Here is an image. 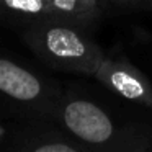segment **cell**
<instances>
[{
  "mask_svg": "<svg viewBox=\"0 0 152 152\" xmlns=\"http://www.w3.org/2000/svg\"><path fill=\"white\" fill-rule=\"evenodd\" d=\"M64 90L57 82L0 51V119H51Z\"/></svg>",
  "mask_w": 152,
  "mask_h": 152,
  "instance_id": "cell-3",
  "label": "cell"
},
{
  "mask_svg": "<svg viewBox=\"0 0 152 152\" xmlns=\"http://www.w3.org/2000/svg\"><path fill=\"white\" fill-rule=\"evenodd\" d=\"M53 20L95 33L108 5L103 0H48Z\"/></svg>",
  "mask_w": 152,
  "mask_h": 152,
  "instance_id": "cell-6",
  "label": "cell"
},
{
  "mask_svg": "<svg viewBox=\"0 0 152 152\" xmlns=\"http://www.w3.org/2000/svg\"><path fill=\"white\" fill-rule=\"evenodd\" d=\"M147 152H152V147H151V149H149V151H147Z\"/></svg>",
  "mask_w": 152,
  "mask_h": 152,
  "instance_id": "cell-10",
  "label": "cell"
},
{
  "mask_svg": "<svg viewBox=\"0 0 152 152\" xmlns=\"http://www.w3.org/2000/svg\"><path fill=\"white\" fill-rule=\"evenodd\" d=\"M53 121L87 152H147L152 124L118 115L96 98L64 90Z\"/></svg>",
  "mask_w": 152,
  "mask_h": 152,
  "instance_id": "cell-1",
  "label": "cell"
},
{
  "mask_svg": "<svg viewBox=\"0 0 152 152\" xmlns=\"http://www.w3.org/2000/svg\"><path fill=\"white\" fill-rule=\"evenodd\" d=\"M46 20H53L48 0H0V23L17 33Z\"/></svg>",
  "mask_w": 152,
  "mask_h": 152,
  "instance_id": "cell-7",
  "label": "cell"
},
{
  "mask_svg": "<svg viewBox=\"0 0 152 152\" xmlns=\"http://www.w3.org/2000/svg\"><path fill=\"white\" fill-rule=\"evenodd\" d=\"M18 36L39 61L62 72L93 77L106 54L93 33L57 20L36 23Z\"/></svg>",
  "mask_w": 152,
  "mask_h": 152,
  "instance_id": "cell-2",
  "label": "cell"
},
{
  "mask_svg": "<svg viewBox=\"0 0 152 152\" xmlns=\"http://www.w3.org/2000/svg\"><path fill=\"white\" fill-rule=\"evenodd\" d=\"M0 152H87L51 119L10 121Z\"/></svg>",
  "mask_w": 152,
  "mask_h": 152,
  "instance_id": "cell-4",
  "label": "cell"
},
{
  "mask_svg": "<svg viewBox=\"0 0 152 152\" xmlns=\"http://www.w3.org/2000/svg\"><path fill=\"white\" fill-rule=\"evenodd\" d=\"M93 79L110 93L152 111V83L123 54H105Z\"/></svg>",
  "mask_w": 152,
  "mask_h": 152,
  "instance_id": "cell-5",
  "label": "cell"
},
{
  "mask_svg": "<svg viewBox=\"0 0 152 152\" xmlns=\"http://www.w3.org/2000/svg\"><path fill=\"white\" fill-rule=\"evenodd\" d=\"M108 7H116L123 10H144L152 12V0H103Z\"/></svg>",
  "mask_w": 152,
  "mask_h": 152,
  "instance_id": "cell-8",
  "label": "cell"
},
{
  "mask_svg": "<svg viewBox=\"0 0 152 152\" xmlns=\"http://www.w3.org/2000/svg\"><path fill=\"white\" fill-rule=\"evenodd\" d=\"M8 126H10V121H4V119H0V144L4 142L5 136H7Z\"/></svg>",
  "mask_w": 152,
  "mask_h": 152,
  "instance_id": "cell-9",
  "label": "cell"
}]
</instances>
